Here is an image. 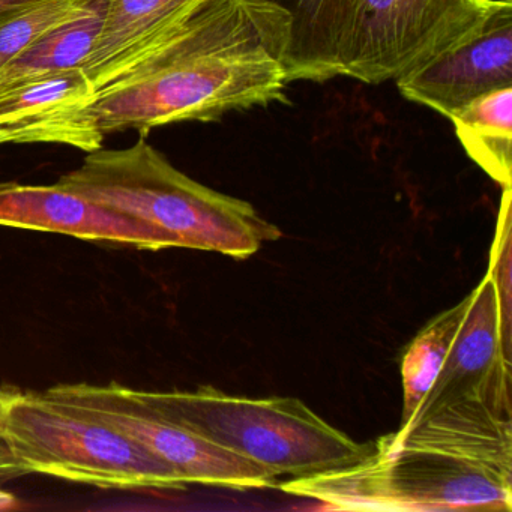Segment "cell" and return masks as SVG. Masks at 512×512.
Listing matches in <instances>:
<instances>
[{"mask_svg": "<svg viewBox=\"0 0 512 512\" xmlns=\"http://www.w3.org/2000/svg\"><path fill=\"white\" fill-rule=\"evenodd\" d=\"M287 85L277 47L239 0H200L64 119L76 148L94 152L119 131L148 136L164 125L287 103Z\"/></svg>", "mask_w": 512, "mask_h": 512, "instance_id": "1", "label": "cell"}, {"mask_svg": "<svg viewBox=\"0 0 512 512\" xmlns=\"http://www.w3.org/2000/svg\"><path fill=\"white\" fill-rule=\"evenodd\" d=\"M278 487L338 511H511V413L455 401L371 442L356 463Z\"/></svg>", "mask_w": 512, "mask_h": 512, "instance_id": "2", "label": "cell"}, {"mask_svg": "<svg viewBox=\"0 0 512 512\" xmlns=\"http://www.w3.org/2000/svg\"><path fill=\"white\" fill-rule=\"evenodd\" d=\"M95 205L164 233L175 248L247 259L281 230L251 203L194 181L140 136L127 149L89 152L82 166L56 182Z\"/></svg>", "mask_w": 512, "mask_h": 512, "instance_id": "3", "label": "cell"}, {"mask_svg": "<svg viewBox=\"0 0 512 512\" xmlns=\"http://www.w3.org/2000/svg\"><path fill=\"white\" fill-rule=\"evenodd\" d=\"M163 418L292 478L349 466L370 451L295 397L247 398L214 386L194 391L133 389Z\"/></svg>", "mask_w": 512, "mask_h": 512, "instance_id": "4", "label": "cell"}, {"mask_svg": "<svg viewBox=\"0 0 512 512\" xmlns=\"http://www.w3.org/2000/svg\"><path fill=\"white\" fill-rule=\"evenodd\" d=\"M0 439L26 473L116 490H181L175 470L44 392L0 386Z\"/></svg>", "mask_w": 512, "mask_h": 512, "instance_id": "5", "label": "cell"}, {"mask_svg": "<svg viewBox=\"0 0 512 512\" xmlns=\"http://www.w3.org/2000/svg\"><path fill=\"white\" fill-rule=\"evenodd\" d=\"M44 394L130 437L175 470L185 484L248 490L272 487L280 478L263 464L163 418L137 398L133 389L118 383L56 385Z\"/></svg>", "mask_w": 512, "mask_h": 512, "instance_id": "6", "label": "cell"}, {"mask_svg": "<svg viewBox=\"0 0 512 512\" xmlns=\"http://www.w3.org/2000/svg\"><path fill=\"white\" fill-rule=\"evenodd\" d=\"M494 0H356L340 76L397 80L478 25Z\"/></svg>", "mask_w": 512, "mask_h": 512, "instance_id": "7", "label": "cell"}, {"mask_svg": "<svg viewBox=\"0 0 512 512\" xmlns=\"http://www.w3.org/2000/svg\"><path fill=\"white\" fill-rule=\"evenodd\" d=\"M395 83L406 100L446 118L488 92L512 88V0H494L478 25Z\"/></svg>", "mask_w": 512, "mask_h": 512, "instance_id": "8", "label": "cell"}, {"mask_svg": "<svg viewBox=\"0 0 512 512\" xmlns=\"http://www.w3.org/2000/svg\"><path fill=\"white\" fill-rule=\"evenodd\" d=\"M467 296L442 370L409 421L461 400L487 401L511 413V334L503 328L490 269Z\"/></svg>", "mask_w": 512, "mask_h": 512, "instance_id": "9", "label": "cell"}, {"mask_svg": "<svg viewBox=\"0 0 512 512\" xmlns=\"http://www.w3.org/2000/svg\"><path fill=\"white\" fill-rule=\"evenodd\" d=\"M277 47L287 82L341 74L356 0H239Z\"/></svg>", "mask_w": 512, "mask_h": 512, "instance_id": "10", "label": "cell"}, {"mask_svg": "<svg viewBox=\"0 0 512 512\" xmlns=\"http://www.w3.org/2000/svg\"><path fill=\"white\" fill-rule=\"evenodd\" d=\"M0 226L130 245L137 250L175 248L154 227L95 205L58 184L50 187L17 182L0 184Z\"/></svg>", "mask_w": 512, "mask_h": 512, "instance_id": "11", "label": "cell"}, {"mask_svg": "<svg viewBox=\"0 0 512 512\" xmlns=\"http://www.w3.org/2000/svg\"><path fill=\"white\" fill-rule=\"evenodd\" d=\"M200 0H109L100 37L82 67L92 91L130 64Z\"/></svg>", "mask_w": 512, "mask_h": 512, "instance_id": "12", "label": "cell"}, {"mask_svg": "<svg viewBox=\"0 0 512 512\" xmlns=\"http://www.w3.org/2000/svg\"><path fill=\"white\" fill-rule=\"evenodd\" d=\"M109 0H85L76 13L0 68V91L46 74L76 70L94 50Z\"/></svg>", "mask_w": 512, "mask_h": 512, "instance_id": "13", "label": "cell"}, {"mask_svg": "<svg viewBox=\"0 0 512 512\" xmlns=\"http://www.w3.org/2000/svg\"><path fill=\"white\" fill-rule=\"evenodd\" d=\"M92 91L82 68L46 74L0 91V131L11 143H50L47 118L79 106Z\"/></svg>", "mask_w": 512, "mask_h": 512, "instance_id": "14", "label": "cell"}, {"mask_svg": "<svg viewBox=\"0 0 512 512\" xmlns=\"http://www.w3.org/2000/svg\"><path fill=\"white\" fill-rule=\"evenodd\" d=\"M466 154L502 188L512 185V88L476 98L451 116Z\"/></svg>", "mask_w": 512, "mask_h": 512, "instance_id": "15", "label": "cell"}, {"mask_svg": "<svg viewBox=\"0 0 512 512\" xmlns=\"http://www.w3.org/2000/svg\"><path fill=\"white\" fill-rule=\"evenodd\" d=\"M467 301L469 296L461 299L454 307L437 314L404 350L400 368L403 385L401 424L409 421L410 416L415 413L436 382L452 341L460 328Z\"/></svg>", "mask_w": 512, "mask_h": 512, "instance_id": "16", "label": "cell"}, {"mask_svg": "<svg viewBox=\"0 0 512 512\" xmlns=\"http://www.w3.org/2000/svg\"><path fill=\"white\" fill-rule=\"evenodd\" d=\"M85 0H43L0 19V68L76 13Z\"/></svg>", "mask_w": 512, "mask_h": 512, "instance_id": "17", "label": "cell"}, {"mask_svg": "<svg viewBox=\"0 0 512 512\" xmlns=\"http://www.w3.org/2000/svg\"><path fill=\"white\" fill-rule=\"evenodd\" d=\"M25 475H28L26 470L20 466L19 461L11 454L7 443L0 439V481H8V479L20 478V476Z\"/></svg>", "mask_w": 512, "mask_h": 512, "instance_id": "18", "label": "cell"}, {"mask_svg": "<svg viewBox=\"0 0 512 512\" xmlns=\"http://www.w3.org/2000/svg\"><path fill=\"white\" fill-rule=\"evenodd\" d=\"M40 2H43V0H0V19L32 7V5L40 4Z\"/></svg>", "mask_w": 512, "mask_h": 512, "instance_id": "19", "label": "cell"}, {"mask_svg": "<svg viewBox=\"0 0 512 512\" xmlns=\"http://www.w3.org/2000/svg\"><path fill=\"white\" fill-rule=\"evenodd\" d=\"M19 505V500L14 494L8 493V491L0 490V511H5V509H13L17 508Z\"/></svg>", "mask_w": 512, "mask_h": 512, "instance_id": "20", "label": "cell"}, {"mask_svg": "<svg viewBox=\"0 0 512 512\" xmlns=\"http://www.w3.org/2000/svg\"><path fill=\"white\" fill-rule=\"evenodd\" d=\"M5 143H10V140H8L7 134L0 131V145H5Z\"/></svg>", "mask_w": 512, "mask_h": 512, "instance_id": "21", "label": "cell"}]
</instances>
